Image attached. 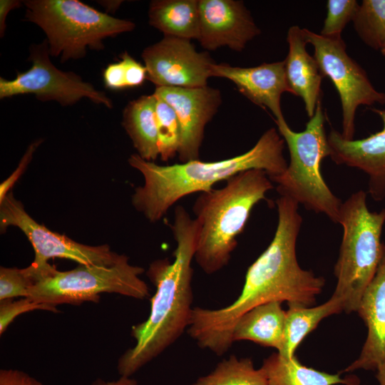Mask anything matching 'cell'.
Here are the masks:
<instances>
[{"mask_svg": "<svg viewBox=\"0 0 385 385\" xmlns=\"http://www.w3.org/2000/svg\"><path fill=\"white\" fill-rule=\"evenodd\" d=\"M276 204L278 221L273 239L248 267L237 299L220 309H192L189 335L199 346L217 355L232 346L235 324L250 309L274 301L287 302L289 307H309L325 284L324 277L302 269L297 261L296 245L302 223L299 204L282 195Z\"/></svg>", "mask_w": 385, "mask_h": 385, "instance_id": "6da1fadb", "label": "cell"}, {"mask_svg": "<svg viewBox=\"0 0 385 385\" xmlns=\"http://www.w3.org/2000/svg\"><path fill=\"white\" fill-rule=\"evenodd\" d=\"M176 247L172 262H153L147 275L155 285L150 312L144 322L132 327L135 345L119 358L120 376L130 377L173 344L190 325L192 314L193 269L199 226L182 205L175 208L170 225Z\"/></svg>", "mask_w": 385, "mask_h": 385, "instance_id": "7a4b0ae2", "label": "cell"}, {"mask_svg": "<svg viewBox=\"0 0 385 385\" xmlns=\"http://www.w3.org/2000/svg\"><path fill=\"white\" fill-rule=\"evenodd\" d=\"M284 145L278 130L271 128L248 151L219 161L198 159L161 165L134 153L128 163L143 175L144 183L135 188L132 203L150 222H155L185 196L211 190L215 183L241 172L258 169L265 171L270 179L277 177L288 165L283 155Z\"/></svg>", "mask_w": 385, "mask_h": 385, "instance_id": "3957f363", "label": "cell"}, {"mask_svg": "<svg viewBox=\"0 0 385 385\" xmlns=\"http://www.w3.org/2000/svg\"><path fill=\"white\" fill-rule=\"evenodd\" d=\"M273 188L265 171L252 169L231 177L222 188L200 193L193 205L199 226L194 259L206 274L228 264L252 208Z\"/></svg>", "mask_w": 385, "mask_h": 385, "instance_id": "277c9868", "label": "cell"}, {"mask_svg": "<svg viewBox=\"0 0 385 385\" xmlns=\"http://www.w3.org/2000/svg\"><path fill=\"white\" fill-rule=\"evenodd\" d=\"M338 223L342 226L343 235L334 267L337 284L332 297L341 302L343 311L350 313L356 312L380 262L385 209L371 212L366 192L359 190L342 203Z\"/></svg>", "mask_w": 385, "mask_h": 385, "instance_id": "5b68a950", "label": "cell"}, {"mask_svg": "<svg viewBox=\"0 0 385 385\" xmlns=\"http://www.w3.org/2000/svg\"><path fill=\"white\" fill-rule=\"evenodd\" d=\"M325 121L320 100L302 132L292 130L285 120L276 122L287 145L290 162L282 174L270 180L277 183L279 195L290 197L307 210L324 214L338 223L342 202L329 188L321 173L322 161L330 156Z\"/></svg>", "mask_w": 385, "mask_h": 385, "instance_id": "8992f818", "label": "cell"}, {"mask_svg": "<svg viewBox=\"0 0 385 385\" xmlns=\"http://www.w3.org/2000/svg\"><path fill=\"white\" fill-rule=\"evenodd\" d=\"M25 20L46 36L51 56L61 62L83 58L87 49L101 50L103 41L129 32L135 24L113 17L78 0H26Z\"/></svg>", "mask_w": 385, "mask_h": 385, "instance_id": "52a82bcc", "label": "cell"}, {"mask_svg": "<svg viewBox=\"0 0 385 385\" xmlns=\"http://www.w3.org/2000/svg\"><path fill=\"white\" fill-rule=\"evenodd\" d=\"M144 269L128 262L126 257L113 265H78L58 271L53 266L32 279L29 298L56 307L61 304L98 302L102 293H115L138 299L150 295L140 275Z\"/></svg>", "mask_w": 385, "mask_h": 385, "instance_id": "ba28073f", "label": "cell"}, {"mask_svg": "<svg viewBox=\"0 0 385 385\" xmlns=\"http://www.w3.org/2000/svg\"><path fill=\"white\" fill-rule=\"evenodd\" d=\"M45 39L29 48V69L17 72L14 79L0 78V98L33 94L41 101H56L62 106H72L83 98L96 104L113 108L112 100L76 73L57 68L50 59Z\"/></svg>", "mask_w": 385, "mask_h": 385, "instance_id": "9c48e42d", "label": "cell"}, {"mask_svg": "<svg viewBox=\"0 0 385 385\" xmlns=\"http://www.w3.org/2000/svg\"><path fill=\"white\" fill-rule=\"evenodd\" d=\"M307 43L314 49L323 77H328L338 91L342 109V136L353 140L355 114L359 106L385 104V93L377 91L365 71L346 51L342 38H329L304 29Z\"/></svg>", "mask_w": 385, "mask_h": 385, "instance_id": "30bf717a", "label": "cell"}, {"mask_svg": "<svg viewBox=\"0 0 385 385\" xmlns=\"http://www.w3.org/2000/svg\"><path fill=\"white\" fill-rule=\"evenodd\" d=\"M9 226L19 227L31 242L35 259L29 267L43 271L51 265V258H63L78 265H113L127 256L113 252L107 245L90 246L77 242L64 235L53 232L36 222L25 210L21 202L9 192L0 203L1 231Z\"/></svg>", "mask_w": 385, "mask_h": 385, "instance_id": "8fae6325", "label": "cell"}, {"mask_svg": "<svg viewBox=\"0 0 385 385\" xmlns=\"http://www.w3.org/2000/svg\"><path fill=\"white\" fill-rule=\"evenodd\" d=\"M191 40L164 37L145 48L142 58L147 79L156 87L200 88L207 86L215 63L207 52H198Z\"/></svg>", "mask_w": 385, "mask_h": 385, "instance_id": "7c38bea8", "label": "cell"}, {"mask_svg": "<svg viewBox=\"0 0 385 385\" xmlns=\"http://www.w3.org/2000/svg\"><path fill=\"white\" fill-rule=\"evenodd\" d=\"M175 111L180 127L178 155L180 163L198 160L207 123L218 110L220 91L200 88L156 87L153 93Z\"/></svg>", "mask_w": 385, "mask_h": 385, "instance_id": "4fadbf2b", "label": "cell"}, {"mask_svg": "<svg viewBox=\"0 0 385 385\" xmlns=\"http://www.w3.org/2000/svg\"><path fill=\"white\" fill-rule=\"evenodd\" d=\"M200 31L197 40L209 51L227 46L242 51L246 44L260 34L242 1L198 0Z\"/></svg>", "mask_w": 385, "mask_h": 385, "instance_id": "5bb4252c", "label": "cell"}, {"mask_svg": "<svg viewBox=\"0 0 385 385\" xmlns=\"http://www.w3.org/2000/svg\"><path fill=\"white\" fill-rule=\"evenodd\" d=\"M371 111L381 119V130L363 139L346 140L332 129L327 140L332 160L364 172L369 176V193L374 200H381L385 197V110Z\"/></svg>", "mask_w": 385, "mask_h": 385, "instance_id": "9a60e30c", "label": "cell"}, {"mask_svg": "<svg viewBox=\"0 0 385 385\" xmlns=\"http://www.w3.org/2000/svg\"><path fill=\"white\" fill-rule=\"evenodd\" d=\"M211 71L212 77L231 81L250 101L268 108L274 115L275 122L285 120L281 108V96L283 93H290V91L284 61L249 68L215 63Z\"/></svg>", "mask_w": 385, "mask_h": 385, "instance_id": "2e32d148", "label": "cell"}, {"mask_svg": "<svg viewBox=\"0 0 385 385\" xmlns=\"http://www.w3.org/2000/svg\"><path fill=\"white\" fill-rule=\"evenodd\" d=\"M356 312L368 329L359 356L344 371L376 370L385 364V245L378 268Z\"/></svg>", "mask_w": 385, "mask_h": 385, "instance_id": "e0dca14e", "label": "cell"}, {"mask_svg": "<svg viewBox=\"0 0 385 385\" xmlns=\"http://www.w3.org/2000/svg\"><path fill=\"white\" fill-rule=\"evenodd\" d=\"M287 41L289 51L284 61L290 93L303 100L310 118L321 100V83L324 77L315 58L306 49L307 43L304 29L296 25L289 27Z\"/></svg>", "mask_w": 385, "mask_h": 385, "instance_id": "ac0fdd59", "label": "cell"}, {"mask_svg": "<svg viewBox=\"0 0 385 385\" xmlns=\"http://www.w3.org/2000/svg\"><path fill=\"white\" fill-rule=\"evenodd\" d=\"M282 302L265 303L250 309L237 321L232 330V342L249 340L266 347L281 349L286 311Z\"/></svg>", "mask_w": 385, "mask_h": 385, "instance_id": "d6986e66", "label": "cell"}, {"mask_svg": "<svg viewBox=\"0 0 385 385\" xmlns=\"http://www.w3.org/2000/svg\"><path fill=\"white\" fill-rule=\"evenodd\" d=\"M157 98L154 93L130 101L123 111L122 125L130 136L138 155L154 162L159 155L155 119Z\"/></svg>", "mask_w": 385, "mask_h": 385, "instance_id": "ffe728a7", "label": "cell"}, {"mask_svg": "<svg viewBox=\"0 0 385 385\" xmlns=\"http://www.w3.org/2000/svg\"><path fill=\"white\" fill-rule=\"evenodd\" d=\"M149 24L164 36L197 39L200 31L197 0H155L150 3Z\"/></svg>", "mask_w": 385, "mask_h": 385, "instance_id": "44dd1931", "label": "cell"}, {"mask_svg": "<svg viewBox=\"0 0 385 385\" xmlns=\"http://www.w3.org/2000/svg\"><path fill=\"white\" fill-rule=\"evenodd\" d=\"M268 385H359L357 377L344 379L339 374H331L302 364L294 356L287 358L278 352L272 354L263 361Z\"/></svg>", "mask_w": 385, "mask_h": 385, "instance_id": "7402d4cb", "label": "cell"}, {"mask_svg": "<svg viewBox=\"0 0 385 385\" xmlns=\"http://www.w3.org/2000/svg\"><path fill=\"white\" fill-rule=\"evenodd\" d=\"M342 311L341 302L332 296L317 307H289L286 311L282 346L278 353L284 357H293L299 344L323 319Z\"/></svg>", "mask_w": 385, "mask_h": 385, "instance_id": "603a6c76", "label": "cell"}, {"mask_svg": "<svg viewBox=\"0 0 385 385\" xmlns=\"http://www.w3.org/2000/svg\"><path fill=\"white\" fill-rule=\"evenodd\" d=\"M192 385H268L264 370L256 369L250 358L231 355L220 362L209 374Z\"/></svg>", "mask_w": 385, "mask_h": 385, "instance_id": "cb8c5ba5", "label": "cell"}, {"mask_svg": "<svg viewBox=\"0 0 385 385\" xmlns=\"http://www.w3.org/2000/svg\"><path fill=\"white\" fill-rule=\"evenodd\" d=\"M352 21L363 42L381 51L385 45V0H363Z\"/></svg>", "mask_w": 385, "mask_h": 385, "instance_id": "d4e9b609", "label": "cell"}, {"mask_svg": "<svg viewBox=\"0 0 385 385\" xmlns=\"http://www.w3.org/2000/svg\"><path fill=\"white\" fill-rule=\"evenodd\" d=\"M156 98L155 119L159 155L163 161L167 162L178 155L180 127L174 109L163 99Z\"/></svg>", "mask_w": 385, "mask_h": 385, "instance_id": "484cf974", "label": "cell"}, {"mask_svg": "<svg viewBox=\"0 0 385 385\" xmlns=\"http://www.w3.org/2000/svg\"><path fill=\"white\" fill-rule=\"evenodd\" d=\"M327 14L320 35L329 38H342L346 25L352 21L359 4L356 0H328Z\"/></svg>", "mask_w": 385, "mask_h": 385, "instance_id": "4316f807", "label": "cell"}, {"mask_svg": "<svg viewBox=\"0 0 385 385\" xmlns=\"http://www.w3.org/2000/svg\"><path fill=\"white\" fill-rule=\"evenodd\" d=\"M46 310L54 313L59 312L56 307L37 302L29 297L18 300L8 299L0 301V334L4 333L10 324L19 315L34 310Z\"/></svg>", "mask_w": 385, "mask_h": 385, "instance_id": "83f0119b", "label": "cell"}, {"mask_svg": "<svg viewBox=\"0 0 385 385\" xmlns=\"http://www.w3.org/2000/svg\"><path fill=\"white\" fill-rule=\"evenodd\" d=\"M31 282L22 269L0 268V301L15 297H27Z\"/></svg>", "mask_w": 385, "mask_h": 385, "instance_id": "f1b7e54d", "label": "cell"}, {"mask_svg": "<svg viewBox=\"0 0 385 385\" xmlns=\"http://www.w3.org/2000/svg\"><path fill=\"white\" fill-rule=\"evenodd\" d=\"M120 58L125 63L128 88L141 86L147 79V69L145 65L137 61L127 52L121 53Z\"/></svg>", "mask_w": 385, "mask_h": 385, "instance_id": "f546056e", "label": "cell"}, {"mask_svg": "<svg viewBox=\"0 0 385 385\" xmlns=\"http://www.w3.org/2000/svg\"><path fill=\"white\" fill-rule=\"evenodd\" d=\"M41 142V140H37L28 147L15 171L0 185V203L4 200L10 189L23 173L31 160L34 153Z\"/></svg>", "mask_w": 385, "mask_h": 385, "instance_id": "4dcf8cb0", "label": "cell"}, {"mask_svg": "<svg viewBox=\"0 0 385 385\" xmlns=\"http://www.w3.org/2000/svg\"><path fill=\"white\" fill-rule=\"evenodd\" d=\"M103 81L106 88L111 90L127 88L125 66L123 60L111 63L103 71Z\"/></svg>", "mask_w": 385, "mask_h": 385, "instance_id": "1f68e13d", "label": "cell"}, {"mask_svg": "<svg viewBox=\"0 0 385 385\" xmlns=\"http://www.w3.org/2000/svg\"><path fill=\"white\" fill-rule=\"evenodd\" d=\"M0 385H44L42 382L19 369L0 370Z\"/></svg>", "mask_w": 385, "mask_h": 385, "instance_id": "d6a6232c", "label": "cell"}, {"mask_svg": "<svg viewBox=\"0 0 385 385\" xmlns=\"http://www.w3.org/2000/svg\"><path fill=\"white\" fill-rule=\"evenodd\" d=\"M23 1L19 0H1L0 1V36H4L6 29V19L9 13L21 6Z\"/></svg>", "mask_w": 385, "mask_h": 385, "instance_id": "836d02e7", "label": "cell"}, {"mask_svg": "<svg viewBox=\"0 0 385 385\" xmlns=\"http://www.w3.org/2000/svg\"><path fill=\"white\" fill-rule=\"evenodd\" d=\"M91 385H138V384L135 379L130 377L120 376L118 379L114 381H105L98 379Z\"/></svg>", "mask_w": 385, "mask_h": 385, "instance_id": "e575fe53", "label": "cell"}, {"mask_svg": "<svg viewBox=\"0 0 385 385\" xmlns=\"http://www.w3.org/2000/svg\"><path fill=\"white\" fill-rule=\"evenodd\" d=\"M98 2L108 11L114 12L118 9L123 1H100Z\"/></svg>", "mask_w": 385, "mask_h": 385, "instance_id": "d590c367", "label": "cell"}, {"mask_svg": "<svg viewBox=\"0 0 385 385\" xmlns=\"http://www.w3.org/2000/svg\"><path fill=\"white\" fill-rule=\"evenodd\" d=\"M376 378L380 385H385V364L377 368Z\"/></svg>", "mask_w": 385, "mask_h": 385, "instance_id": "8d00e7d4", "label": "cell"}, {"mask_svg": "<svg viewBox=\"0 0 385 385\" xmlns=\"http://www.w3.org/2000/svg\"><path fill=\"white\" fill-rule=\"evenodd\" d=\"M381 53H382L383 56H385V45H384V47L381 49Z\"/></svg>", "mask_w": 385, "mask_h": 385, "instance_id": "74e56055", "label": "cell"}]
</instances>
